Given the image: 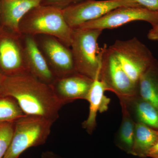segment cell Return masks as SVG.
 Listing matches in <instances>:
<instances>
[{
    "instance_id": "cell-1",
    "label": "cell",
    "mask_w": 158,
    "mask_h": 158,
    "mask_svg": "<svg viewBox=\"0 0 158 158\" xmlns=\"http://www.w3.org/2000/svg\"><path fill=\"white\" fill-rule=\"evenodd\" d=\"M0 90L2 95L15 99L26 115L42 116L53 123L59 118L63 105L52 86L30 73L6 77Z\"/></svg>"
},
{
    "instance_id": "cell-2",
    "label": "cell",
    "mask_w": 158,
    "mask_h": 158,
    "mask_svg": "<svg viewBox=\"0 0 158 158\" xmlns=\"http://www.w3.org/2000/svg\"><path fill=\"white\" fill-rule=\"evenodd\" d=\"M19 29L21 33L52 36L70 47L73 29L66 23L62 9L56 7L41 5L35 7L22 20Z\"/></svg>"
},
{
    "instance_id": "cell-3",
    "label": "cell",
    "mask_w": 158,
    "mask_h": 158,
    "mask_svg": "<svg viewBox=\"0 0 158 158\" xmlns=\"http://www.w3.org/2000/svg\"><path fill=\"white\" fill-rule=\"evenodd\" d=\"M71 51L78 73L94 80L98 78L101 65L102 48L98 40L103 31L73 29Z\"/></svg>"
},
{
    "instance_id": "cell-4",
    "label": "cell",
    "mask_w": 158,
    "mask_h": 158,
    "mask_svg": "<svg viewBox=\"0 0 158 158\" xmlns=\"http://www.w3.org/2000/svg\"><path fill=\"white\" fill-rule=\"evenodd\" d=\"M54 123L42 116L26 115L14 123L11 144L3 158H19L26 150L45 144Z\"/></svg>"
},
{
    "instance_id": "cell-5",
    "label": "cell",
    "mask_w": 158,
    "mask_h": 158,
    "mask_svg": "<svg viewBox=\"0 0 158 158\" xmlns=\"http://www.w3.org/2000/svg\"><path fill=\"white\" fill-rule=\"evenodd\" d=\"M109 48L136 85L141 75L155 59L149 48L136 37L116 40Z\"/></svg>"
},
{
    "instance_id": "cell-6",
    "label": "cell",
    "mask_w": 158,
    "mask_h": 158,
    "mask_svg": "<svg viewBox=\"0 0 158 158\" xmlns=\"http://www.w3.org/2000/svg\"><path fill=\"white\" fill-rule=\"evenodd\" d=\"M98 78L104 83L108 91L115 93L118 99L129 98L136 95L137 85L126 73L106 44L102 48L101 65Z\"/></svg>"
},
{
    "instance_id": "cell-7",
    "label": "cell",
    "mask_w": 158,
    "mask_h": 158,
    "mask_svg": "<svg viewBox=\"0 0 158 158\" xmlns=\"http://www.w3.org/2000/svg\"><path fill=\"white\" fill-rule=\"evenodd\" d=\"M122 7H141L133 0H89L62 10L66 23L72 29L100 18L110 11Z\"/></svg>"
},
{
    "instance_id": "cell-8",
    "label": "cell",
    "mask_w": 158,
    "mask_h": 158,
    "mask_svg": "<svg viewBox=\"0 0 158 158\" xmlns=\"http://www.w3.org/2000/svg\"><path fill=\"white\" fill-rule=\"evenodd\" d=\"M137 21L146 22L150 24L152 27H155L158 24V12L141 7H119L98 19L85 23L77 28L103 31L105 29L117 28Z\"/></svg>"
},
{
    "instance_id": "cell-9",
    "label": "cell",
    "mask_w": 158,
    "mask_h": 158,
    "mask_svg": "<svg viewBox=\"0 0 158 158\" xmlns=\"http://www.w3.org/2000/svg\"><path fill=\"white\" fill-rule=\"evenodd\" d=\"M18 36L0 26V70L6 77L30 73Z\"/></svg>"
},
{
    "instance_id": "cell-10",
    "label": "cell",
    "mask_w": 158,
    "mask_h": 158,
    "mask_svg": "<svg viewBox=\"0 0 158 158\" xmlns=\"http://www.w3.org/2000/svg\"><path fill=\"white\" fill-rule=\"evenodd\" d=\"M93 80L76 73L56 78L51 85L59 101L64 106L78 99L86 100Z\"/></svg>"
},
{
    "instance_id": "cell-11",
    "label": "cell",
    "mask_w": 158,
    "mask_h": 158,
    "mask_svg": "<svg viewBox=\"0 0 158 158\" xmlns=\"http://www.w3.org/2000/svg\"><path fill=\"white\" fill-rule=\"evenodd\" d=\"M42 46L49 59L51 69L56 78L77 73L69 48L52 37L44 40Z\"/></svg>"
},
{
    "instance_id": "cell-12",
    "label": "cell",
    "mask_w": 158,
    "mask_h": 158,
    "mask_svg": "<svg viewBox=\"0 0 158 158\" xmlns=\"http://www.w3.org/2000/svg\"><path fill=\"white\" fill-rule=\"evenodd\" d=\"M44 0H0V26L19 35L22 20Z\"/></svg>"
},
{
    "instance_id": "cell-13",
    "label": "cell",
    "mask_w": 158,
    "mask_h": 158,
    "mask_svg": "<svg viewBox=\"0 0 158 158\" xmlns=\"http://www.w3.org/2000/svg\"><path fill=\"white\" fill-rule=\"evenodd\" d=\"M23 56L26 66L31 75L48 85L53 83L56 78L39 49L37 43L30 36L25 39Z\"/></svg>"
},
{
    "instance_id": "cell-14",
    "label": "cell",
    "mask_w": 158,
    "mask_h": 158,
    "mask_svg": "<svg viewBox=\"0 0 158 158\" xmlns=\"http://www.w3.org/2000/svg\"><path fill=\"white\" fill-rule=\"evenodd\" d=\"M106 91L108 88L103 82L98 78L93 80L86 99L89 103V115L82 123V127L90 135L96 127L98 113H104L109 109L110 99L105 95Z\"/></svg>"
},
{
    "instance_id": "cell-15",
    "label": "cell",
    "mask_w": 158,
    "mask_h": 158,
    "mask_svg": "<svg viewBox=\"0 0 158 158\" xmlns=\"http://www.w3.org/2000/svg\"><path fill=\"white\" fill-rule=\"evenodd\" d=\"M119 100L135 123H142L158 130V110L152 104L137 94Z\"/></svg>"
},
{
    "instance_id": "cell-16",
    "label": "cell",
    "mask_w": 158,
    "mask_h": 158,
    "mask_svg": "<svg viewBox=\"0 0 158 158\" xmlns=\"http://www.w3.org/2000/svg\"><path fill=\"white\" fill-rule=\"evenodd\" d=\"M136 94L150 102L158 110V61L156 59L138 80Z\"/></svg>"
},
{
    "instance_id": "cell-17",
    "label": "cell",
    "mask_w": 158,
    "mask_h": 158,
    "mask_svg": "<svg viewBox=\"0 0 158 158\" xmlns=\"http://www.w3.org/2000/svg\"><path fill=\"white\" fill-rule=\"evenodd\" d=\"M158 140V130L141 123H135L134 145L131 154L141 158L148 154Z\"/></svg>"
},
{
    "instance_id": "cell-18",
    "label": "cell",
    "mask_w": 158,
    "mask_h": 158,
    "mask_svg": "<svg viewBox=\"0 0 158 158\" xmlns=\"http://www.w3.org/2000/svg\"><path fill=\"white\" fill-rule=\"evenodd\" d=\"M120 103L122 119L116 133L115 142L116 146L127 153L131 154L134 145L135 123L131 118L124 105Z\"/></svg>"
},
{
    "instance_id": "cell-19",
    "label": "cell",
    "mask_w": 158,
    "mask_h": 158,
    "mask_svg": "<svg viewBox=\"0 0 158 158\" xmlns=\"http://www.w3.org/2000/svg\"><path fill=\"white\" fill-rule=\"evenodd\" d=\"M26 115L15 99L0 95V123H14Z\"/></svg>"
},
{
    "instance_id": "cell-20",
    "label": "cell",
    "mask_w": 158,
    "mask_h": 158,
    "mask_svg": "<svg viewBox=\"0 0 158 158\" xmlns=\"http://www.w3.org/2000/svg\"><path fill=\"white\" fill-rule=\"evenodd\" d=\"M14 123H0V158H4L11 144L14 131Z\"/></svg>"
},
{
    "instance_id": "cell-21",
    "label": "cell",
    "mask_w": 158,
    "mask_h": 158,
    "mask_svg": "<svg viewBox=\"0 0 158 158\" xmlns=\"http://www.w3.org/2000/svg\"><path fill=\"white\" fill-rule=\"evenodd\" d=\"M89 0H44L41 5L53 6L63 10L65 8Z\"/></svg>"
},
{
    "instance_id": "cell-22",
    "label": "cell",
    "mask_w": 158,
    "mask_h": 158,
    "mask_svg": "<svg viewBox=\"0 0 158 158\" xmlns=\"http://www.w3.org/2000/svg\"><path fill=\"white\" fill-rule=\"evenodd\" d=\"M139 6L151 11H158V0H133Z\"/></svg>"
},
{
    "instance_id": "cell-23",
    "label": "cell",
    "mask_w": 158,
    "mask_h": 158,
    "mask_svg": "<svg viewBox=\"0 0 158 158\" xmlns=\"http://www.w3.org/2000/svg\"><path fill=\"white\" fill-rule=\"evenodd\" d=\"M147 37L150 40L158 41V24L150 30Z\"/></svg>"
},
{
    "instance_id": "cell-24",
    "label": "cell",
    "mask_w": 158,
    "mask_h": 158,
    "mask_svg": "<svg viewBox=\"0 0 158 158\" xmlns=\"http://www.w3.org/2000/svg\"><path fill=\"white\" fill-rule=\"evenodd\" d=\"M147 157L152 158H158V140L150 150Z\"/></svg>"
},
{
    "instance_id": "cell-25",
    "label": "cell",
    "mask_w": 158,
    "mask_h": 158,
    "mask_svg": "<svg viewBox=\"0 0 158 158\" xmlns=\"http://www.w3.org/2000/svg\"><path fill=\"white\" fill-rule=\"evenodd\" d=\"M41 158H65L62 157L52 151H46L42 153Z\"/></svg>"
},
{
    "instance_id": "cell-26",
    "label": "cell",
    "mask_w": 158,
    "mask_h": 158,
    "mask_svg": "<svg viewBox=\"0 0 158 158\" xmlns=\"http://www.w3.org/2000/svg\"><path fill=\"white\" fill-rule=\"evenodd\" d=\"M6 77L4 74L2 73V72L0 70V88L3 85L5 79H6Z\"/></svg>"
},
{
    "instance_id": "cell-27",
    "label": "cell",
    "mask_w": 158,
    "mask_h": 158,
    "mask_svg": "<svg viewBox=\"0 0 158 158\" xmlns=\"http://www.w3.org/2000/svg\"><path fill=\"white\" fill-rule=\"evenodd\" d=\"M2 95V94H1V90H0V95Z\"/></svg>"
}]
</instances>
